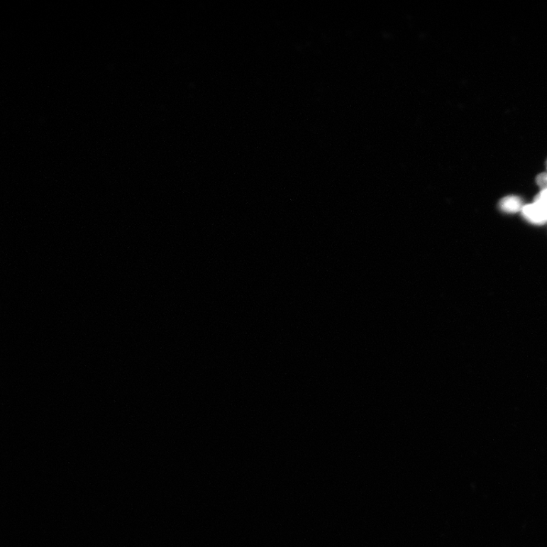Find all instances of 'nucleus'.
<instances>
[{"label":"nucleus","instance_id":"3","mask_svg":"<svg viewBox=\"0 0 547 547\" xmlns=\"http://www.w3.org/2000/svg\"><path fill=\"white\" fill-rule=\"evenodd\" d=\"M536 182H537V184L541 188V190L547 189V172L539 175L536 178Z\"/></svg>","mask_w":547,"mask_h":547},{"label":"nucleus","instance_id":"2","mask_svg":"<svg viewBox=\"0 0 547 547\" xmlns=\"http://www.w3.org/2000/svg\"><path fill=\"white\" fill-rule=\"evenodd\" d=\"M524 206L523 200L516 196L504 197L499 203V209L507 213L521 212Z\"/></svg>","mask_w":547,"mask_h":547},{"label":"nucleus","instance_id":"1","mask_svg":"<svg viewBox=\"0 0 547 547\" xmlns=\"http://www.w3.org/2000/svg\"><path fill=\"white\" fill-rule=\"evenodd\" d=\"M521 214L531 223L541 225L547 223V189L541 190L533 203L524 206Z\"/></svg>","mask_w":547,"mask_h":547},{"label":"nucleus","instance_id":"4","mask_svg":"<svg viewBox=\"0 0 547 547\" xmlns=\"http://www.w3.org/2000/svg\"><path fill=\"white\" fill-rule=\"evenodd\" d=\"M546 170H547V160H546Z\"/></svg>","mask_w":547,"mask_h":547}]
</instances>
